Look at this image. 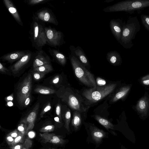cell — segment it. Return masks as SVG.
I'll return each instance as SVG.
<instances>
[{"mask_svg":"<svg viewBox=\"0 0 149 149\" xmlns=\"http://www.w3.org/2000/svg\"><path fill=\"white\" fill-rule=\"evenodd\" d=\"M122 20L118 19H111L109 22L111 31L116 40L118 42L121 37L123 27L125 24Z\"/></svg>","mask_w":149,"mask_h":149,"instance_id":"11","label":"cell"},{"mask_svg":"<svg viewBox=\"0 0 149 149\" xmlns=\"http://www.w3.org/2000/svg\"><path fill=\"white\" fill-rule=\"evenodd\" d=\"M56 115L61 120V106L59 104H58L56 105Z\"/></svg>","mask_w":149,"mask_h":149,"instance_id":"39","label":"cell"},{"mask_svg":"<svg viewBox=\"0 0 149 149\" xmlns=\"http://www.w3.org/2000/svg\"><path fill=\"white\" fill-rule=\"evenodd\" d=\"M23 145L21 144H18L11 146L10 147L11 149H22Z\"/></svg>","mask_w":149,"mask_h":149,"instance_id":"41","label":"cell"},{"mask_svg":"<svg viewBox=\"0 0 149 149\" xmlns=\"http://www.w3.org/2000/svg\"><path fill=\"white\" fill-rule=\"evenodd\" d=\"M140 29V24L137 17H130L124 26L118 42L126 49L131 48L134 45L132 40Z\"/></svg>","mask_w":149,"mask_h":149,"instance_id":"2","label":"cell"},{"mask_svg":"<svg viewBox=\"0 0 149 149\" xmlns=\"http://www.w3.org/2000/svg\"><path fill=\"white\" fill-rule=\"evenodd\" d=\"M39 19L44 22L53 24L56 26L58 22L54 13L50 9L43 8L38 10L34 15Z\"/></svg>","mask_w":149,"mask_h":149,"instance_id":"9","label":"cell"},{"mask_svg":"<svg viewBox=\"0 0 149 149\" xmlns=\"http://www.w3.org/2000/svg\"><path fill=\"white\" fill-rule=\"evenodd\" d=\"M55 126L53 125H50L42 127L40 131L44 133H48L53 131L54 130Z\"/></svg>","mask_w":149,"mask_h":149,"instance_id":"30","label":"cell"},{"mask_svg":"<svg viewBox=\"0 0 149 149\" xmlns=\"http://www.w3.org/2000/svg\"><path fill=\"white\" fill-rule=\"evenodd\" d=\"M80 112L74 111L73 113L72 124L75 130L78 129L81 123V114Z\"/></svg>","mask_w":149,"mask_h":149,"instance_id":"22","label":"cell"},{"mask_svg":"<svg viewBox=\"0 0 149 149\" xmlns=\"http://www.w3.org/2000/svg\"><path fill=\"white\" fill-rule=\"evenodd\" d=\"M69 48L71 54L76 57L83 65L85 67L89 65L87 58L81 47L78 46L75 47L70 45Z\"/></svg>","mask_w":149,"mask_h":149,"instance_id":"15","label":"cell"},{"mask_svg":"<svg viewBox=\"0 0 149 149\" xmlns=\"http://www.w3.org/2000/svg\"><path fill=\"white\" fill-rule=\"evenodd\" d=\"M106 58L111 64L114 66L121 65L122 59L119 53L116 51H110L107 53Z\"/></svg>","mask_w":149,"mask_h":149,"instance_id":"19","label":"cell"},{"mask_svg":"<svg viewBox=\"0 0 149 149\" xmlns=\"http://www.w3.org/2000/svg\"><path fill=\"white\" fill-rule=\"evenodd\" d=\"M137 112L143 118L146 117L149 113V98L146 95L141 98L135 107Z\"/></svg>","mask_w":149,"mask_h":149,"instance_id":"12","label":"cell"},{"mask_svg":"<svg viewBox=\"0 0 149 149\" xmlns=\"http://www.w3.org/2000/svg\"><path fill=\"white\" fill-rule=\"evenodd\" d=\"M29 136L30 137H31V138H32L34 136L32 135H34V133L33 132H29Z\"/></svg>","mask_w":149,"mask_h":149,"instance_id":"46","label":"cell"},{"mask_svg":"<svg viewBox=\"0 0 149 149\" xmlns=\"http://www.w3.org/2000/svg\"><path fill=\"white\" fill-rule=\"evenodd\" d=\"M22 149H30L32 145V141L29 138H27L24 141Z\"/></svg>","mask_w":149,"mask_h":149,"instance_id":"31","label":"cell"},{"mask_svg":"<svg viewBox=\"0 0 149 149\" xmlns=\"http://www.w3.org/2000/svg\"><path fill=\"white\" fill-rule=\"evenodd\" d=\"M31 95L26 99L23 104V106L26 107L29 104L31 101Z\"/></svg>","mask_w":149,"mask_h":149,"instance_id":"42","label":"cell"},{"mask_svg":"<svg viewBox=\"0 0 149 149\" xmlns=\"http://www.w3.org/2000/svg\"><path fill=\"white\" fill-rule=\"evenodd\" d=\"M149 7V0H130L119 2L104 8L105 12L124 11L131 14Z\"/></svg>","mask_w":149,"mask_h":149,"instance_id":"3","label":"cell"},{"mask_svg":"<svg viewBox=\"0 0 149 149\" xmlns=\"http://www.w3.org/2000/svg\"><path fill=\"white\" fill-rule=\"evenodd\" d=\"M4 5L17 22L20 26H23V22L13 2L10 0H3Z\"/></svg>","mask_w":149,"mask_h":149,"instance_id":"18","label":"cell"},{"mask_svg":"<svg viewBox=\"0 0 149 149\" xmlns=\"http://www.w3.org/2000/svg\"><path fill=\"white\" fill-rule=\"evenodd\" d=\"M7 143L8 145L11 146L14 142V139L9 134L6 136V138Z\"/></svg>","mask_w":149,"mask_h":149,"instance_id":"37","label":"cell"},{"mask_svg":"<svg viewBox=\"0 0 149 149\" xmlns=\"http://www.w3.org/2000/svg\"><path fill=\"white\" fill-rule=\"evenodd\" d=\"M50 0H27L24 1L27 4L31 6L44 3L49 1Z\"/></svg>","mask_w":149,"mask_h":149,"instance_id":"28","label":"cell"},{"mask_svg":"<svg viewBox=\"0 0 149 149\" xmlns=\"http://www.w3.org/2000/svg\"><path fill=\"white\" fill-rule=\"evenodd\" d=\"M24 134L19 132L18 135L15 138L14 142L11 146L18 144L21 142L24 138Z\"/></svg>","mask_w":149,"mask_h":149,"instance_id":"29","label":"cell"},{"mask_svg":"<svg viewBox=\"0 0 149 149\" xmlns=\"http://www.w3.org/2000/svg\"><path fill=\"white\" fill-rule=\"evenodd\" d=\"M63 96L64 100L74 111H77L81 113L86 112L89 108V107H85L74 93L66 92Z\"/></svg>","mask_w":149,"mask_h":149,"instance_id":"8","label":"cell"},{"mask_svg":"<svg viewBox=\"0 0 149 149\" xmlns=\"http://www.w3.org/2000/svg\"><path fill=\"white\" fill-rule=\"evenodd\" d=\"M49 57L42 50L35 53L33 63V68L45 65L51 64Z\"/></svg>","mask_w":149,"mask_h":149,"instance_id":"13","label":"cell"},{"mask_svg":"<svg viewBox=\"0 0 149 149\" xmlns=\"http://www.w3.org/2000/svg\"><path fill=\"white\" fill-rule=\"evenodd\" d=\"M34 91L37 93L44 95H49L54 93L55 91L53 89L48 87L39 86L34 90Z\"/></svg>","mask_w":149,"mask_h":149,"instance_id":"23","label":"cell"},{"mask_svg":"<svg viewBox=\"0 0 149 149\" xmlns=\"http://www.w3.org/2000/svg\"><path fill=\"white\" fill-rule=\"evenodd\" d=\"M32 76L29 74L17 88V98L19 103L23 105L26 99L31 95L32 87Z\"/></svg>","mask_w":149,"mask_h":149,"instance_id":"6","label":"cell"},{"mask_svg":"<svg viewBox=\"0 0 149 149\" xmlns=\"http://www.w3.org/2000/svg\"><path fill=\"white\" fill-rule=\"evenodd\" d=\"M51 108V107L50 103H48L47 105L41 111L40 116L41 118L43 117L44 114L46 112L49 111Z\"/></svg>","mask_w":149,"mask_h":149,"instance_id":"36","label":"cell"},{"mask_svg":"<svg viewBox=\"0 0 149 149\" xmlns=\"http://www.w3.org/2000/svg\"><path fill=\"white\" fill-rule=\"evenodd\" d=\"M0 71L3 73L10 75L9 70L1 62L0 63Z\"/></svg>","mask_w":149,"mask_h":149,"instance_id":"34","label":"cell"},{"mask_svg":"<svg viewBox=\"0 0 149 149\" xmlns=\"http://www.w3.org/2000/svg\"><path fill=\"white\" fill-rule=\"evenodd\" d=\"M131 88L130 86L127 85L120 88L112 97L110 102H115L125 97L130 91Z\"/></svg>","mask_w":149,"mask_h":149,"instance_id":"20","label":"cell"},{"mask_svg":"<svg viewBox=\"0 0 149 149\" xmlns=\"http://www.w3.org/2000/svg\"><path fill=\"white\" fill-rule=\"evenodd\" d=\"M97 85H99L100 86H104L106 84V81L100 78H98L96 80Z\"/></svg>","mask_w":149,"mask_h":149,"instance_id":"40","label":"cell"},{"mask_svg":"<svg viewBox=\"0 0 149 149\" xmlns=\"http://www.w3.org/2000/svg\"><path fill=\"white\" fill-rule=\"evenodd\" d=\"M13 95L12 94L9 96H8L5 99L6 101H7L8 102H9V101H12L13 99Z\"/></svg>","mask_w":149,"mask_h":149,"instance_id":"45","label":"cell"},{"mask_svg":"<svg viewBox=\"0 0 149 149\" xmlns=\"http://www.w3.org/2000/svg\"><path fill=\"white\" fill-rule=\"evenodd\" d=\"M114 0H105L104 1V2H106L107 3H109V2H111L113 1Z\"/></svg>","mask_w":149,"mask_h":149,"instance_id":"49","label":"cell"},{"mask_svg":"<svg viewBox=\"0 0 149 149\" xmlns=\"http://www.w3.org/2000/svg\"><path fill=\"white\" fill-rule=\"evenodd\" d=\"M141 82L144 85H149V74L143 77L141 79Z\"/></svg>","mask_w":149,"mask_h":149,"instance_id":"33","label":"cell"},{"mask_svg":"<svg viewBox=\"0 0 149 149\" xmlns=\"http://www.w3.org/2000/svg\"><path fill=\"white\" fill-rule=\"evenodd\" d=\"M54 120L56 121L57 122L60 123V122L59 121V118L58 117H55L54 118Z\"/></svg>","mask_w":149,"mask_h":149,"instance_id":"47","label":"cell"},{"mask_svg":"<svg viewBox=\"0 0 149 149\" xmlns=\"http://www.w3.org/2000/svg\"><path fill=\"white\" fill-rule=\"evenodd\" d=\"M95 118L103 126L107 129H113V125L109 121L100 116L96 115Z\"/></svg>","mask_w":149,"mask_h":149,"instance_id":"24","label":"cell"},{"mask_svg":"<svg viewBox=\"0 0 149 149\" xmlns=\"http://www.w3.org/2000/svg\"><path fill=\"white\" fill-rule=\"evenodd\" d=\"M45 31L47 44L49 46L56 48L64 43L63 34L61 31H57L50 26H46Z\"/></svg>","mask_w":149,"mask_h":149,"instance_id":"7","label":"cell"},{"mask_svg":"<svg viewBox=\"0 0 149 149\" xmlns=\"http://www.w3.org/2000/svg\"><path fill=\"white\" fill-rule=\"evenodd\" d=\"M141 17L143 25L147 30L149 31V15L141 14Z\"/></svg>","mask_w":149,"mask_h":149,"instance_id":"26","label":"cell"},{"mask_svg":"<svg viewBox=\"0 0 149 149\" xmlns=\"http://www.w3.org/2000/svg\"><path fill=\"white\" fill-rule=\"evenodd\" d=\"M40 135L42 139V142L45 143H49L59 145L63 144L65 142L64 140L61 136L54 133H44L40 134Z\"/></svg>","mask_w":149,"mask_h":149,"instance_id":"17","label":"cell"},{"mask_svg":"<svg viewBox=\"0 0 149 149\" xmlns=\"http://www.w3.org/2000/svg\"><path fill=\"white\" fill-rule=\"evenodd\" d=\"M46 74L44 72L34 71L33 77L35 80H39L42 78Z\"/></svg>","mask_w":149,"mask_h":149,"instance_id":"32","label":"cell"},{"mask_svg":"<svg viewBox=\"0 0 149 149\" xmlns=\"http://www.w3.org/2000/svg\"><path fill=\"white\" fill-rule=\"evenodd\" d=\"M49 52L53 58L62 65H65L67 62V58L65 56L59 51L50 49Z\"/></svg>","mask_w":149,"mask_h":149,"instance_id":"21","label":"cell"},{"mask_svg":"<svg viewBox=\"0 0 149 149\" xmlns=\"http://www.w3.org/2000/svg\"><path fill=\"white\" fill-rule=\"evenodd\" d=\"M7 105L9 106H12L13 105V103L12 102L9 101L7 102Z\"/></svg>","mask_w":149,"mask_h":149,"instance_id":"48","label":"cell"},{"mask_svg":"<svg viewBox=\"0 0 149 149\" xmlns=\"http://www.w3.org/2000/svg\"><path fill=\"white\" fill-rule=\"evenodd\" d=\"M71 113L69 109H68L66 111L65 116V127L67 130L69 131V125L71 119Z\"/></svg>","mask_w":149,"mask_h":149,"instance_id":"27","label":"cell"},{"mask_svg":"<svg viewBox=\"0 0 149 149\" xmlns=\"http://www.w3.org/2000/svg\"><path fill=\"white\" fill-rule=\"evenodd\" d=\"M117 86L116 83L85 89L82 94L88 104L95 103L112 93Z\"/></svg>","mask_w":149,"mask_h":149,"instance_id":"5","label":"cell"},{"mask_svg":"<svg viewBox=\"0 0 149 149\" xmlns=\"http://www.w3.org/2000/svg\"></svg>","mask_w":149,"mask_h":149,"instance_id":"50","label":"cell"},{"mask_svg":"<svg viewBox=\"0 0 149 149\" xmlns=\"http://www.w3.org/2000/svg\"><path fill=\"white\" fill-rule=\"evenodd\" d=\"M29 51V50L13 51L4 54L1 57L0 59L3 61H6L8 63H12L20 59Z\"/></svg>","mask_w":149,"mask_h":149,"instance_id":"16","label":"cell"},{"mask_svg":"<svg viewBox=\"0 0 149 149\" xmlns=\"http://www.w3.org/2000/svg\"><path fill=\"white\" fill-rule=\"evenodd\" d=\"M39 107V104L38 103L36 104L28 116L21 121L20 122L23 123L27 125L25 134L28 133L29 130L33 128Z\"/></svg>","mask_w":149,"mask_h":149,"instance_id":"14","label":"cell"},{"mask_svg":"<svg viewBox=\"0 0 149 149\" xmlns=\"http://www.w3.org/2000/svg\"><path fill=\"white\" fill-rule=\"evenodd\" d=\"M34 71H37L47 73L53 70L51 64H47L33 68Z\"/></svg>","mask_w":149,"mask_h":149,"instance_id":"25","label":"cell"},{"mask_svg":"<svg viewBox=\"0 0 149 149\" xmlns=\"http://www.w3.org/2000/svg\"><path fill=\"white\" fill-rule=\"evenodd\" d=\"M35 53L29 51L28 53L10 67L11 72L14 74L19 72L31 61L33 60Z\"/></svg>","mask_w":149,"mask_h":149,"instance_id":"10","label":"cell"},{"mask_svg":"<svg viewBox=\"0 0 149 149\" xmlns=\"http://www.w3.org/2000/svg\"><path fill=\"white\" fill-rule=\"evenodd\" d=\"M93 136L95 139H99L102 138L104 134L100 131H95L93 134Z\"/></svg>","mask_w":149,"mask_h":149,"instance_id":"35","label":"cell"},{"mask_svg":"<svg viewBox=\"0 0 149 149\" xmlns=\"http://www.w3.org/2000/svg\"><path fill=\"white\" fill-rule=\"evenodd\" d=\"M45 27V23L33 15L30 25L29 38L32 46L37 51L42 50L43 47L47 44Z\"/></svg>","mask_w":149,"mask_h":149,"instance_id":"1","label":"cell"},{"mask_svg":"<svg viewBox=\"0 0 149 149\" xmlns=\"http://www.w3.org/2000/svg\"><path fill=\"white\" fill-rule=\"evenodd\" d=\"M59 77L57 76L56 77L52 80V82L54 84L57 83L59 81Z\"/></svg>","mask_w":149,"mask_h":149,"instance_id":"44","label":"cell"},{"mask_svg":"<svg viewBox=\"0 0 149 149\" xmlns=\"http://www.w3.org/2000/svg\"><path fill=\"white\" fill-rule=\"evenodd\" d=\"M9 134L13 138H15L18 135L19 132L16 129L12 132L9 133Z\"/></svg>","mask_w":149,"mask_h":149,"instance_id":"43","label":"cell"},{"mask_svg":"<svg viewBox=\"0 0 149 149\" xmlns=\"http://www.w3.org/2000/svg\"><path fill=\"white\" fill-rule=\"evenodd\" d=\"M69 58L75 74L83 84L91 88L97 86L94 75L75 56L71 54Z\"/></svg>","mask_w":149,"mask_h":149,"instance_id":"4","label":"cell"},{"mask_svg":"<svg viewBox=\"0 0 149 149\" xmlns=\"http://www.w3.org/2000/svg\"><path fill=\"white\" fill-rule=\"evenodd\" d=\"M20 123H21V124L18 126V130L19 132L25 133L26 128H25V127L24 126L27 125L23 123L20 122Z\"/></svg>","mask_w":149,"mask_h":149,"instance_id":"38","label":"cell"}]
</instances>
